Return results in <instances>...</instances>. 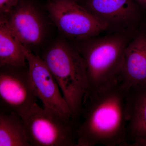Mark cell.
I'll return each instance as SVG.
<instances>
[{
  "label": "cell",
  "mask_w": 146,
  "mask_h": 146,
  "mask_svg": "<svg viewBox=\"0 0 146 146\" xmlns=\"http://www.w3.org/2000/svg\"><path fill=\"white\" fill-rule=\"evenodd\" d=\"M46 8L58 30L74 41L98 36L107 31L105 24L76 2L50 1Z\"/></svg>",
  "instance_id": "obj_5"
},
{
  "label": "cell",
  "mask_w": 146,
  "mask_h": 146,
  "mask_svg": "<svg viewBox=\"0 0 146 146\" xmlns=\"http://www.w3.org/2000/svg\"><path fill=\"white\" fill-rule=\"evenodd\" d=\"M0 146H31L23 118L0 110Z\"/></svg>",
  "instance_id": "obj_13"
},
{
  "label": "cell",
  "mask_w": 146,
  "mask_h": 146,
  "mask_svg": "<svg viewBox=\"0 0 146 146\" xmlns=\"http://www.w3.org/2000/svg\"><path fill=\"white\" fill-rule=\"evenodd\" d=\"M36 98L28 65L25 67H1V111L16 112L22 117L36 103Z\"/></svg>",
  "instance_id": "obj_7"
},
{
  "label": "cell",
  "mask_w": 146,
  "mask_h": 146,
  "mask_svg": "<svg viewBox=\"0 0 146 146\" xmlns=\"http://www.w3.org/2000/svg\"><path fill=\"white\" fill-rule=\"evenodd\" d=\"M107 27L108 33L136 30L144 10L134 0H78L76 2Z\"/></svg>",
  "instance_id": "obj_6"
},
{
  "label": "cell",
  "mask_w": 146,
  "mask_h": 146,
  "mask_svg": "<svg viewBox=\"0 0 146 146\" xmlns=\"http://www.w3.org/2000/svg\"><path fill=\"white\" fill-rule=\"evenodd\" d=\"M26 56L23 44L12 30L5 15L0 18V67H25Z\"/></svg>",
  "instance_id": "obj_12"
},
{
  "label": "cell",
  "mask_w": 146,
  "mask_h": 146,
  "mask_svg": "<svg viewBox=\"0 0 146 146\" xmlns=\"http://www.w3.org/2000/svg\"><path fill=\"white\" fill-rule=\"evenodd\" d=\"M121 84L126 90L146 84V23L136 31L125 52Z\"/></svg>",
  "instance_id": "obj_10"
},
{
  "label": "cell",
  "mask_w": 146,
  "mask_h": 146,
  "mask_svg": "<svg viewBox=\"0 0 146 146\" xmlns=\"http://www.w3.org/2000/svg\"><path fill=\"white\" fill-rule=\"evenodd\" d=\"M50 1H61V0H50ZM65 1H73L76 2L78 0H65Z\"/></svg>",
  "instance_id": "obj_16"
},
{
  "label": "cell",
  "mask_w": 146,
  "mask_h": 146,
  "mask_svg": "<svg viewBox=\"0 0 146 146\" xmlns=\"http://www.w3.org/2000/svg\"><path fill=\"white\" fill-rule=\"evenodd\" d=\"M140 7L146 11V0H134Z\"/></svg>",
  "instance_id": "obj_15"
},
{
  "label": "cell",
  "mask_w": 146,
  "mask_h": 146,
  "mask_svg": "<svg viewBox=\"0 0 146 146\" xmlns=\"http://www.w3.org/2000/svg\"><path fill=\"white\" fill-rule=\"evenodd\" d=\"M5 15L11 28L27 48L43 42L46 35L45 22L41 12L31 1L21 0Z\"/></svg>",
  "instance_id": "obj_9"
},
{
  "label": "cell",
  "mask_w": 146,
  "mask_h": 146,
  "mask_svg": "<svg viewBox=\"0 0 146 146\" xmlns=\"http://www.w3.org/2000/svg\"><path fill=\"white\" fill-rule=\"evenodd\" d=\"M128 146H146V84L127 90Z\"/></svg>",
  "instance_id": "obj_11"
},
{
  "label": "cell",
  "mask_w": 146,
  "mask_h": 146,
  "mask_svg": "<svg viewBox=\"0 0 146 146\" xmlns=\"http://www.w3.org/2000/svg\"><path fill=\"white\" fill-rule=\"evenodd\" d=\"M31 146H77L78 122L35 104L22 116Z\"/></svg>",
  "instance_id": "obj_4"
},
{
  "label": "cell",
  "mask_w": 146,
  "mask_h": 146,
  "mask_svg": "<svg viewBox=\"0 0 146 146\" xmlns=\"http://www.w3.org/2000/svg\"><path fill=\"white\" fill-rule=\"evenodd\" d=\"M39 56L58 84L73 118L78 121L89 89L86 66L80 54L74 45L58 40Z\"/></svg>",
  "instance_id": "obj_3"
},
{
  "label": "cell",
  "mask_w": 146,
  "mask_h": 146,
  "mask_svg": "<svg viewBox=\"0 0 146 146\" xmlns=\"http://www.w3.org/2000/svg\"><path fill=\"white\" fill-rule=\"evenodd\" d=\"M137 29L74 41L86 66L87 94L121 83L125 49Z\"/></svg>",
  "instance_id": "obj_2"
},
{
  "label": "cell",
  "mask_w": 146,
  "mask_h": 146,
  "mask_svg": "<svg viewBox=\"0 0 146 146\" xmlns=\"http://www.w3.org/2000/svg\"><path fill=\"white\" fill-rule=\"evenodd\" d=\"M126 94L121 83L86 94L78 119L77 146H128Z\"/></svg>",
  "instance_id": "obj_1"
},
{
  "label": "cell",
  "mask_w": 146,
  "mask_h": 146,
  "mask_svg": "<svg viewBox=\"0 0 146 146\" xmlns=\"http://www.w3.org/2000/svg\"><path fill=\"white\" fill-rule=\"evenodd\" d=\"M21 1V0H0V12L1 14H7Z\"/></svg>",
  "instance_id": "obj_14"
},
{
  "label": "cell",
  "mask_w": 146,
  "mask_h": 146,
  "mask_svg": "<svg viewBox=\"0 0 146 146\" xmlns=\"http://www.w3.org/2000/svg\"><path fill=\"white\" fill-rule=\"evenodd\" d=\"M23 48L35 93L42 101L44 108L67 119H74L58 84L44 60L23 44Z\"/></svg>",
  "instance_id": "obj_8"
}]
</instances>
